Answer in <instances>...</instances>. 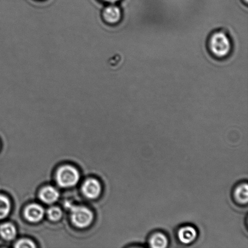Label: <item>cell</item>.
Listing matches in <instances>:
<instances>
[{"label":"cell","mask_w":248,"mask_h":248,"mask_svg":"<svg viewBox=\"0 0 248 248\" xmlns=\"http://www.w3.org/2000/svg\"><path fill=\"white\" fill-rule=\"evenodd\" d=\"M208 47L211 54L222 59L229 55L232 51V42L228 36L222 31H216L210 36Z\"/></svg>","instance_id":"obj_1"},{"label":"cell","mask_w":248,"mask_h":248,"mask_svg":"<svg viewBox=\"0 0 248 248\" xmlns=\"http://www.w3.org/2000/svg\"><path fill=\"white\" fill-rule=\"evenodd\" d=\"M66 205L71 211L72 221L77 227L83 228L91 224L93 215L89 209L82 206H74L69 203Z\"/></svg>","instance_id":"obj_2"},{"label":"cell","mask_w":248,"mask_h":248,"mask_svg":"<svg viewBox=\"0 0 248 248\" xmlns=\"http://www.w3.org/2000/svg\"><path fill=\"white\" fill-rule=\"evenodd\" d=\"M175 237L180 244L184 246H190L198 240L199 231L195 226L186 223L176 228Z\"/></svg>","instance_id":"obj_3"},{"label":"cell","mask_w":248,"mask_h":248,"mask_svg":"<svg viewBox=\"0 0 248 248\" xmlns=\"http://www.w3.org/2000/svg\"><path fill=\"white\" fill-rule=\"evenodd\" d=\"M79 174L75 167L70 165L60 168L57 172V181L62 187H70L75 186L79 181Z\"/></svg>","instance_id":"obj_4"},{"label":"cell","mask_w":248,"mask_h":248,"mask_svg":"<svg viewBox=\"0 0 248 248\" xmlns=\"http://www.w3.org/2000/svg\"><path fill=\"white\" fill-rule=\"evenodd\" d=\"M232 198L235 205L240 207H246L248 203V184L242 181L235 184L232 189Z\"/></svg>","instance_id":"obj_5"},{"label":"cell","mask_w":248,"mask_h":248,"mask_svg":"<svg viewBox=\"0 0 248 248\" xmlns=\"http://www.w3.org/2000/svg\"><path fill=\"white\" fill-rule=\"evenodd\" d=\"M169 235L162 230H155L148 234L147 247L152 248H166L170 246Z\"/></svg>","instance_id":"obj_6"},{"label":"cell","mask_w":248,"mask_h":248,"mask_svg":"<svg viewBox=\"0 0 248 248\" xmlns=\"http://www.w3.org/2000/svg\"><path fill=\"white\" fill-rule=\"evenodd\" d=\"M82 193L87 198L93 199L100 195L102 187L99 182L94 179H89L84 182L82 187Z\"/></svg>","instance_id":"obj_7"},{"label":"cell","mask_w":248,"mask_h":248,"mask_svg":"<svg viewBox=\"0 0 248 248\" xmlns=\"http://www.w3.org/2000/svg\"><path fill=\"white\" fill-rule=\"evenodd\" d=\"M44 215V209L38 204H31L27 206L24 211V216L26 219L32 223L40 222L42 219Z\"/></svg>","instance_id":"obj_8"},{"label":"cell","mask_w":248,"mask_h":248,"mask_svg":"<svg viewBox=\"0 0 248 248\" xmlns=\"http://www.w3.org/2000/svg\"><path fill=\"white\" fill-rule=\"evenodd\" d=\"M103 16L104 19L108 23L116 24L122 18V12H121L120 7L111 5L104 9Z\"/></svg>","instance_id":"obj_9"},{"label":"cell","mask_w":248,"mask_h":248,"mask_svg":"<svg viewBox=\"0 0 248 248\" xmlns=\"http://www.w3.org/2000/svg\"><path fill=\"white\" fill-rule=\"evenodd\" d=\"M60 194L54 187L47 186L41 189L40 193L41 200L46 203L50 204L55 202L59 198Z\"/></svg>","instance_id":"obj_10"},{"label":"cell","mask_w":248,"mask_h":248,"mask_svg":"<svg viewBox=\"0 0 248 248\" xmlns=\"http://www.w3.org/2000/svg\"><path fill=\"white\" fill-rule=\"evenodd\" d=\"M16 234V228L12 223H5L0 226V235L2 239L6 240H13Z\"/></svg>","instance_id":"obj_11"},{"label":"cell","mask_w":248,"mask_h":248,"mask_svg":"<svg viewBox=\"0 0 248 248\" xmlns=\"http://www.w3.org/2000/svg\"><path fill=\"white\" fill-rule=\"evenodd\" d=\"M11 208L9 199L6 196L0 194V220L9 215Z\"/></svg>","instance_id":"obj_12"},{"label":"cell","mask_w":248,"mask_h":248,"mask_svg":"<svg viewBox=\"0 0 248 248\" xmlns=\"http://www.w3.org/2000/svg\"><path fill=\"white\" fill-rule=\"evenodd\" d=\"M47 216L49 219L52 221H58L62 217V211L61 209L56 206H53L48 209L47 211Z\"/></svg>","instance_id":"obj_13"},{"label":"cell","mask_w":248,"mask_h":248,"mask_svg":"<svg viewBox=\"0 0 248 248\" xmlns=\"http://www.w3.org/2000/svg\"><path fill=\"white\" fill-rule=\"evenodd\" d=\"M15 247L16 248H35V245L31 240L29 239H21L18 240L15 245Z\"/></svg>","instance_id":"obj_14"},{"label":"cell","mask_w":248,"mask_h":248,"mask_svg":"<svg viewBox=\"0 0 248 248\" xmlns=\"http://www.w3.org/2000/svg\"><path fill=\"white\" fill-rule=\"evenodd\" d=\"M104 1L111 2V3H114V2H118L120 1V0H104Z\"/></svg>","instance_id":"obj_15"}]
</instances>
